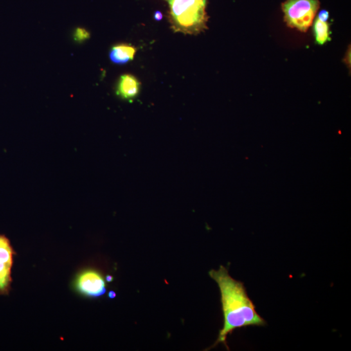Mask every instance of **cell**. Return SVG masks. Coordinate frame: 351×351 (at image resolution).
Instances as JSON below:
<instances>
[{
	"instance_id": "obj_1",
	"label": "cell",
	"mask_w": 351,
	"mask_h": 351,
	"mask_svg": "<svg viewBox=\"0 0 351 351\" xmlns=\"http://www.w3.org/2000/svg\"><path fill=\"white\" fill-rule=\"evenodd\" d=\"M209 274L219 286L224 317L223 327L213 347L222 343L228 348L227 337L234 330L249 326L263 327L266 321L256 312L244 283L231 277L226 267L221 265L218 270H211Z\"/></svg>"
},
{
	"instance_id": "obj_2",
	"label": "cell",
	"mask_w": 351,
	"mask_h": 351,
	"mask_svg": "<svg viewBox=\"0 0 351 351\" xmlns=\"http://www.w3.org/2000/svg\"><path fill=\"white\" fill-rule=\"evenodd\" d=\"M171 27L175 32L197 35L206 29V0H166Z\"/></svg>"
},
{
	"instance_id": "obj_3",
	"label": "cell",
	"mask_w": 351,
	"mask_h": 351,
	"mask_svg": "<svg viewBox=\"0 0 351 351\" xmlns=\"http://www.w3.org/2000/svg\"><path fill=\"white\" fill-rule=\"evenodd\" d=\"M319 8V0H287L282 5L288 26L302 31L311 26Z\"/></svg>"
},
{
	"instance_id": "obj_4",
	"label": "cell",
	"mask_w": 351,
	"mask_h": 351,
	"mask_svg": "<svg viewBox=\"0 0 351 351\" xmlns=\"http://www.w3.org/2000/svg\"><path fill=\"white\" fill-rule=\"evenodd\" d=\"M15 251L10 240L0 234V295L10 292L13 279L11 272L14 262Z\"/></svg>"
},
{
	"instance_id": "obj_5",
	"label": "cell",
	"mask_w": 351,
	"mask_h": 351,
	"mask_svg": "<svg viewBox=\"0 0 351 351\" xmlns=\"http://www.w3.org/2000/svg\"><path fill=\"white\" fill-rule=\"evenodd\" d=\"M76 287L79 292L89 298H99L106 292L104 279L94 270H86L79 274Z\"/></svg>"
},
{
	"instance_id": "obj_6",
	"label": "cell",
	"mask_w": 351,
	"mask_h": 351,
	"mask_svg": "<svg viewBox=\"0 0 351 351\" xmlns=\"http://www.w3.org/2000/svg\"><path fill=\"white\" fill-rule=\"evenodd\" d=\"M141 83L131 74H124L119 78L116 93L124 100H131L136 98L140 91Z\"/></svg>"
},
{
	"instance_id": "obj_7",
	"label": "cell",
	"mask_w": 351,
	"mask_h": 351,
	"mask_svg": "<svg viewBox=\"0 0 351 351\" xmlns=\"http://www.w3.org/2000/svg\"><path fill=\"white\" fill-rule=\"evenodd\" d=\"M136 51V47L132 45L117 44L112 47L110 51L109 58L114 64L124 65L134 60Z\"/></svg>"
},
{
	"instance_id": "obj_8",
	"label": "cell",
	"mask_w": 351,
	"mask_h": 351,
	"mask_svg": "<svg viewBox=\"0 0 351 351\" xmlns=\"http://www.w3.org/2000/svg\"><path fill=\"white\" fill-rule=\"evenodd\" d=\"M315 37L317 43L323 45L329 39V26L327 22L317 19L314 23Z\"/></svg>"
},
{
	"instance_id": "obj_9",
	"label": "cell",
	"mask_w": 351,
	"mask_h": 351,
	"mask_svg": "<svg viewBox=\"0 0 351 351\" xmlns=\"http://www.w3.org/2000/svg\"><path fill=\"white\" fill-rule=\"evenodd\" d=\"M74 40L79 42L85 41L90 38V33L84 28H77L74 34Z\"/></svg>"
},
{
	"instance_id": "obj_10",
	"label": "cell",
	"mask_w": 351,
	"mask_h": 351,
	"mask_svg": "<svg viewBox=\"0 0 351 351\" xmlns=\"http://www.w3.org/2000/svg\"><path fill=\"white\" fill-rule=\"evenodd\" d=\"M328 17H329V13H328V11L323 10L319 13L317 19L320 20L322 22H327L328 20Z\"/></svg>"
},
{
	"instance_id": "obj_11",
	"label": "cell",
	"mask_w": 351,
	"mask_h": 351,
	"mask_svg": "<svg viewBox=\"0 0 351 351\" xmlns=\"http://www.w3.org/2000/svg\"><path fill=\"white\" fill-rule=\"evenodd\" d=\"M162 19H163V15H162V13L159 12V11H156V12L154 13V19L157 20V21H159V20H161Z\"/></svg>"
},
{
	"instance_id": "obj_12",
	"label": "cell",
	"mask_w": 351,
	"mask_h": 351,
	"mask_svg": "<svg viewBox=\"0 0 351 351\" xmlns=\"http://www.w3.org/2000/svg\"><path fill=\"white\" fill-rule=\"evenodd\" d=\"M112 279V278L111 277V276H108L107 277V280L108 281V282H111Z\"/></svg>"
},
{
	"instance_id": "obj_13",
	"label": "cell",
	"mask_w": 351,
	"mask_h": 351,
	"mask_svg": "<svg viewBox=\"0 0 351 351\" xmlns=\"http://www.w3.org/2000/svg\"><path fill=\"white\" fill-rule=\"evenodd\" d=\"M115 296V295H114L113 292H110V297H111V298H112H112H114L113 296Z\"/></svg>"
}]
</instances>
